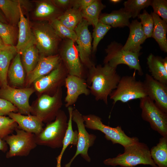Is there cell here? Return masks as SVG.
Wrapping results in <instances>:
<instances>
[{
	"instance_id": "1",
	"label": "cell",
	"mask_w": 167,
	"mask_h": 167,
	"mask_svg": "<svg viewBox=\"0 0 167 167\" xmlns=\"http://www.w3.org/2000/svg\"><path fill=\"white\" fill-rule=\"evenodd\" d=\"M104 64L103 66L94 65L89 69L86 82L90 92L95 100L102 101L107 105L108 97L116 88L121 77L116 69L108 64Z\"/></svg>"
},
{
	"instance_id": "2",
	"label": "cell",
	"mask_w": 167,
	"mask_h": 167,
	"mask_svg": "<svg viewBox=\"0 0 167 167\" xmlns=\"http://www.w3.org/2000/svg\"><path fill=\"white\" fill-rule=\"evenodd\" d=\"M103 163L106 165L113 166L134 167L143 164L158 167L152 158L148 146L139 141L124 148L123 153L119 154L115 157L107 159Z\"/></svg>"
},
{
	"instance_id": "3",
	"label": "cell",
	"mask_w": 167,
	"mask_h": 167,
	"mask_svg": "<svg viewBox=\"0 0 167 167\" xmlns=\"http://www.w3.org/2000/svg\"><path fill=\"white\" fill-rule=\"evenodd\" d=\"M67 117L65 112L60 109L54 120L47 123L42 131L35 135L37 145L52 148L62 147L67 129Z\"/></svg>"
},
{
	"instance_id": "4",
	"label": "cell",
	"mask_w": 167,
	"mask_h": 167,
	"mask_svg": "<svg viewBox=\"0 0 167 167\" xmlns=\"http://www.w3.org/2000/svg\"><path fill=\"white\" fill-rule=\"evenodd\" d=\"M35 40V45L40 54L45 56L56 55L60 38L49 21H38L31 26Z\"/></svg>"
},
{
	"instance_id": "5",
	"label": "cell",
	"mask_w": 167,
	"mask_h": 167,
	"mask_svg": "<svg viewBox=\"0 0 167 167\" xmlns=\"http://www.w3.org/2000/svg\"><path fill=\"white\" fill-rule=\"evenodd\" d=\"M62 88L53 95L43 94L31 106V114L37 116L43 123L54 120L62 105Z\"/></svg>"
},
{
	"instance_id": "6",
	"label": "cell",
	"mask_w": 167,
	"mask_h": 167,
	"mask_svg": "<svg viewBox=\"0 0 167 167\" xmlns=\"http://www.w3.org/2000/svg\"><path fill=\"white\" fill-rule=\"evenodd\" d=\"M114 105L118 101L126 103L147 96L143 82L137 80L134 74L121 77L116 88L109 96Z\"/></svg>"
},
{
	"instance_id": "7",
	"label": "cell",
	"mask_w": 167,
	"mask_h": 167,
	"mask_svg": "<svg viewBox=\"0 0 167 167\" xmlns=\"http://www.w3.org/2000/svg\"><path fill=\"white\" fill-rule=\"evenodd\" d=\"M123 46L121 44L115 41L108 45L105 49L107 54L104 59V64H108L116 69L119 64H125L130 69L137 71L140 75H142L143 72L139 60L140 53L125 50Z\"/></svg>"
},
{
	"instance_id": "8",
	"label": "cell",
	"mask_w": 167,
	"mask_h": 167,
	"mask_svg": "<svg viewBox=\"0 0 167 167\" xmlns=\"http://www.w3.org/2000/svg\"><path fill=\"white\" fill-rule=\"evenodd\" d=\"M85 127L101 131L105 135V138L113 144H119L124 148L139 141L136 137H130L126 135L121 126L112 127L103 124L101 118L93 114L83 115Z\"/></svg>"
},
{
	"instance_id": "9",
	"label": "cell",
	"mask_w": 167,
	"mask_h": 167,
	"mask_svg": "<svg viewBox=\"0 0 167 167\" xmlns=\"http://www.w3.org/2000/svg\"><path fill=\"white\" fill-rule=\"evenodd\" d=\"M143 119L163 137L167 136V113L162 111L148 96L140 99Z\"/></svg>"
},
{
	"instance_id": "10",
	"label": "cell",
	"mask_w": 167,
	"mask_h": 167,
	"mask_svg": "<svg viewBox=\"0 0 167 167\" xmlns=\"http://www.w3.org/2000/svg\"><path fill=\"white\" fill-rule=\"evenodd\" d=\"M15 131V134L9 135L3 139L9 147V151L6 154L7 158L16 156H27L37 145L34 134L17 127Z\"/></svg>"
},
{
	"instance_id": "11",
	"label": "cell",
	"mask_w": 167,
	"mask_h": 167,
	"mask_svg": "<svg viewBox=\"0 0 167 167\" xmlns=\"http://www.w3.org/2000/svg\"><path fill=\"white\" fill-rule=\"evenodd\" d=\"M68 75L62 61L59 66L50 73L36 80L32 83L33 88L40 95L43 94L53 95L58 89L65 85Z\"/></svg>"
},
{
	"instance_id": "12",
	"label": "cell",
	"mask_w": 167,
	"mask_h": 167,
	"mask_svg": "<svg viewBox=\"0 0 167 167\" xmlns=\"http://www.w3.org/2000/svg\"><path fill=\"white\" fill-rule=\"evenodd\" d=\"M72 119L77 125L78 130L77 149L73 157L64 167H70L72 161L79 154L86 161L90 162L91 158L88 154V150L93 145L96 137V135L90 134L87 131L83 115L76 109H73L72 111Z\"/></svg>"
},
{
	"instance_id": "13",
	"label": "cell",
	"mask_w": 167,
	"mask_h": 167,
	"mask_svg": "<svg viewBox=\"0 0 167 167\" xmlns=\"http://www.w3.org/2000/svg\"><path fill=\"white\" fill-rule=\"evenodd\" d=\"M35 92L33 87L16 88L9 85L0 88V98L12 104L22 114H31L32 108L29 103L31 96Z\"/></svg>"
},
{
	"instance_id": "14",
	"label": "cell",
	"mask_w": 167,
	"mask_h": 167,
	"mask_svg": "<svg viewBox=\"0 0 167 167\" xmlns=\"http://www.w3.org/2000/svg\"><path fill=\"white\" fill-rule=\"evenodd\" d=\"M88 25L87 21L83 18L74 31L77 36L76 47L80 60L83 65L89 69L95 64L91 59L92 38L88 29Z\"/></svg>"
},
{
	"instance_id": "15",
	"label": "cell",
	"mask_w": 167,
	"mask_h": 167,
	"mask_svg": "<svg viewBox=\"0 0 167 167\" xmlns=\"http://www.w3.org/2000/svg\"><path fill=\"white\" fill-rule=\"evenodd\" d=\"M59 55L69 75L84 78L83 65L74 41L66 39L60 50Z\"/></svg>"
},
{
	"instance_id": "16",
	"label": "cell",
	"mask_w": 167,
	"mask_h": 167,
	"mask_svg": "<svg viewBox=\"0 0 167 167\" xmlns=\"http://www.w3.org/2000/svg\"><path fill=\"white\" fill-rule=\"evenodd\" d=\"M62 61L59 54L49 56L40 54L36 66L26 75L25 88L30 87L36 80L50 73L58 67Z\"/></svg>"
},
{
	"instance_id": "17",
	"label": "cell",
	"mask_w": 167,
	"mask_h": 167,
	"mask_svg": "<svg viewBox=\"0 0 167 167\" xmlns=\"http://www.w3.org/2000/svg\"><path fill=\"white\" fill-rule=\"evenodd\" d=\"M147 96L162 111L167 113V85L154 79L147 73L143 82Z\"/></svg>"
},
{
	"instance_id": "18",
	"label": "cell",
	"mask_w": 167,
	"mask_h": 167,
	"mask_svg": "<svg viewBox=\"0 0 167 167\" xmlns=\"http://www.w3.org/2000/svg\"><path fill=\"white\" fill-rule=\"evenodd\" d=\"M65 85L67 89L65 105L67 108L74 104L80 95L88 96L90 93L86 81L83 78L68 75L65 79Z\"/></svg>"
},
{
	"instance_id": "19",
	"label": "cell",
	"mask_w": 167,
	"mask_h": 167,
	"mask_svg": "<svg viewBox=\"0 0 167 167\" xmlns=\"http://www.w3.org/2000/svg\"><path fill=\"white\" fill-rule=\"evenodd\" d=\"M29 2L22 0H0V9L8 24L17 26L19 22L21 10H28Z\"/></svg>"
},
{
	"instance_id": "20",
	"label": "cell",
	"mask_w": 167,
	"mask_h": 167,
	"mask_svg": "<svg viewBox=\"0 0 167 167\" xmlns=\"http://www.w3.org/2000/svg\"><path fill=\"white\" fill-rule=\"evenodd\" d=\"M18 25V40L15 47L17 53L20 54L28 47L35 45V40L31 24L28 19L25 16L22 10L21 12L20 18Z\"/></svg>"
},
{
	"instance_id": "21",
	"label": "cell",
	"mask_w": 167,
	"mask_h": 167,
	"mask_svg": "<svg viewBox=\"0 0 167 167\" xmlns=\"http://www.w3.org/2000/svg\"><path fill=\"white\" fill-rule=\"evenodd\" d=\"M128 27L129 34L123 49L127 51L139 53L142 48L141 45L147 38L141 23L135 19L132 21Z\"/></svg>"
},
{
	"instance_id": "22",
	"label": "cell",
	"mask_w": 167,
	"mask_h": 167,
	"mask_svg": "<svg viewBox=\"0 0 167 167\" xmlns=\"http://www.w3.org/2000/svg\"><path fill=\"white\" fill-rule=\"evenodd\" d=\"M8 115L17 123L18 128L27 132L36 135L44 128V123L35 115H23L14 112H11Z\"/></svg>"
},
{
	"instance_id": "23",
	"label": "cell",
	"mask_w": 167,
	"mask_h": 167,
	"mask_svg": "<svg viewBox=\"0 0 167 167\" xmlns=\"http://www.w3.org/2000/svg\"><path fill=\"white\" fill-rule=\"evenodd\" d=\"M26 74L22 65L20 54L17 53L13 59L7 74V80L10 86L22 88L24 87Z\"/></svg>"
},
{
	"instance_id": "24",
	"label": "cell",
	"mask_w": 167,
	"mask_h": 167,
	"mask_svg": "<svg viewBox=\"0 0 167 167\" xmlns=\"http://www.w3.org/2000/svg\"><path fill=\"white\" fill-rule=\"evenodd\" d=\"M63 13L52 0H41L36 3L33 15L39 21L46 20L50 22L57 18Z\"/></svg>"
},
{
	"instance_id": "25",
	"label": "cell",
	"mask_w": 167,
	"mask_h": 167,
	"mask_svg": "<svg viewBox=\"0 0 167 167\" xmlns=\"http://www.w3.org/2000/svg\"><path fill=\"white\" fill-rule=\"evenodd\" d=\"M131 15L124 8L114 11L109 14L100 15L99 22L110 26L111 27H123L129 26V19Z\"/></svg>"
},
{
	"instance_id": "26",
	"label": "cell",
	"mask_w": 167,
	"mask_h": 167,
	"mask_svg": "<svg viewBox=\"0 0 167 167\" xmlns=\"http://www.w3.org/2000/svg\"><path fill=\"white\" fill-rule=\"evenodd\" d=\"M147 64L151 75L154 79L167 85V71L163 63V58L151 54L147 58Z\"/></svg>"
},
{
	"instance_id": "27",
	"label": "cell",
	"mask_w": 167,
	"mask_h": 167,
	"mask_svg": "<svg viewBox=\"0 0 167 167\" xmlns=\"http://www.w3.org/2000/svg\"><path fill=\"white\" fill-rule=\"evenodd\" d=\"M154 21V27L152 37L157 42L161 50L167 52V23L153 12L151 13Z\"/></svg>"
},
{
	"instance_id": "28",
	"label": "cell",
	"mask_w": 167,
	"mask_h": 167,
	"mask_svg": "<svg viewBox=\"0 0 167 167\" xmlns=\"http://www.w3.org/2000/svg\"><path fill=\"white\" fill-rule=\"evenodd\" d=\"M17 53L15 46L6 49H0V88L8 85L7 74L10 64Z\"/></svg>"
},
{
	"instance_id": "29",
	"label": "cell",
	"mask_w": 167,
	"mask_h": 167,
	"mask_svg": "<svg viewBox=\"0 0 167 167\" xmlns=\"http://www.w3.org/2000/svg\"><path fill=\"white\" fill-rule=\"evenodd\" d=\"M73 108L70 106L68 107L69 118L68 122V128L63 140L62 149L59 155L56 157L57 164L56 167H61V161L63 153L70 145H76L78 140V132L74 131L72 126V113Z\"/></svg>"
},
{
	"instance_id": "30",
	"label": "cell",
	"mask_w": 167,
	"mask_h": 167,
	"mask_svg": "<svg viewBox=\"0 0 167 167\" xmlns=\"http://www.w3.org/2000/svg\"><path fill=\"white\" fill-rule=\"evenodd\" d=\"M20 54L27 75L36 66L39 60L40 54L36 45H33L25 49Z\"/></svg>"
},
{
	"instance_id": "31",
	"label": "cell",
	"mask_w": 167,
	"mask_h": 167,
	"mask_svg": "<svg viewBox=\"0 0 167 167\" xmlns=\"http://www.w3.org/2000/svg\"><path fill=\"white\" fill-rule=\"evenodd\" d=\"M152 158L158 167H167V136L160 139L150 150Z\"/></svg>"
},
{
	"instance_id": "32",
	"label": "cell",
	"mask_w": 167,
	"mask_h": 167,
	"mask_svg": "<svg viewBox=\"0 0 167 167\" xmlns=\"http://www.w3.org/2000/svg\"><path fill=\"white\" fill-rule=\"evenodd\" d=\"M105 7L100 0H94L90 5L81 11L83 19H85L89 25L94 27L99 22L101 11Z\"/></svg>"
},
{
	"instance_id": "33",
	"label": "cell",
	"mask_w": 167,
	"mask_h": 167,
	"mask_svg": "<svg viewBox=\"0 0 167 167\" xmlns=\"http://www.w3.org/2000/svg\"><path fill=\"white\" fill-rule=\"evenodd\" d=\"M83 18L81 11L72 7L66 10L57 18L64 25L74 31Z\"/></svg>"
},
{
	"instance_id": "34",
	"label": "cell",
	"mask_w": 167,
	"mask_h": 167,
	"mask_svg": "<svg viewBox=\"0 0 167 167\" xmlns=\"http://www.w3.org/2000/svg\"><path fill=\"white\" fill-rule=\"evenodd\" d=\"M17 26L0 21V37L5 44L15 46L18 34Z\"/></svg>"
},
{
	"instance_id": "35",
	"label": "cell",
	"mask_w": 167,
	"mask_h": 167,
	"mask_svg": "<svg viewBox=\"0 0 167 167\" xmlns=\"http://www.w3.org/2000/svg\"><path fill=\"white\" fill-rule=\"evenodd\" d=\"M151 0H128L125 1L124 8L134 18L140 14V11L150 6Z\"/></svg>"
},
{
	"instance_id": "36",
	"label": "cell",
	"mask_w": 167,
	"mask_h": 167,
	"mask_svg": "<svg viewBox=\"0 0 167 167\" xmlns=\"http://www.w3.org/2000/svg\"><path fill=\"white\" fill-rule=\"evenodd\" d=\"M57 35L61 38H66L76 41L77 36L75 31L68 28L57 19L50 22Z\"/></svg>"
},
{
	"instance_id": "37",
	"label": "cell",
	"mask_w": 167,
	"mask_h": 167,
	"mask_svg": "<svg viewBox=\"0 0 167 167\" xmlns=\"http://www.w3.org/2000/svg\"><path fill=\"white\" fill-rule=\"evenodd\" d=\"M18 124L12 118L0 115V138L3 139L12 134L17 127Z\"/></svg>"
},
{
	"instance_id": "38",
	"label": "cell",
	"mask_w": 167,
	"mask_h": 167,
	"mask_svg": "<svg viewBox=\"0 0 167 167\" xmlns=\"http://www.w3.org/2000/svg\"><path fill=\"white\" fill-rule=\"evenodd\" d=\"M94 28L92 35L93 38L92 47V53L96 51L99 42L112 27L110 26L99 22Z\"/></svg>"
},
{
	"instance_id": "39",
	"label": "cell",
	"mask_w": 167,
	"mask_h": 167,
	"mask_svg": "<svg viewBox=\"0 0 167 167\" xmlns=\"http://www.w3.org/2000/svg\"><path fill=\"white\" fill-rule=\"evenodd\" d=\"M138 17L140 20V22L146 38L152 37L154 24L152 14L144 10L142 13L140 14Z\"/></svg>"
},
{
	"instance_id": "40",
	"label": "cell",
	"mask_w": 167,
	"mask_h": 167,
	"mask_svg": "<svg viewBox=\"0 0 167 167\" xmlns=\"http://www.w3.org/2000/svg\"><path fill=\"white\" fill-rule=\"evenodd\" d=\"M150 6L153 9V12L161 17L162 20L167 23V1L151 0Z\"/></svg>"
},
{
	"instance_id": "41",
	"label": "cell",
	"mask_w": 167,
	"mask_h": 167,
	"mask_svg": "<svg viewBox=\"0 0 167 167\" xmlns=\"http://www.w3.org/2000/svg\"><path fill=\"white\" fill-rule=\"evenodd\" d=\"M17 108L8 101L0 98V115L5 116L11 112L18 113Z\"/></svg>"
},
{
	"instance_id": "42",
	"label": "cell",
	"mask_w": 167,
	"mask_h": 167,
	"mask_svg": "<svg viewBox=\"0 0 167 167\" xmlns=\"http://www.w3.org/2000/svg\"><path fill=\"white\" fill-rule=\"evenodd\" d=\"M94 0H72L71 7L81 11L90 5Z\"/></svg>"
},
{
	"instance_id": "43",
	"label": "cell",
	"mask_w": 167,
	"mask_h": 167,
	"mask_svg": "<svg viewBox=\"0 0 167 167\" xmlns=\"http://www.w3.org/2000/svg\"><path fill=\"white\" fill-rule=\"evenodd\" d=\"M52 1L54 4L60 9H65L66 10L71 7L72 0H53Z\"/></svg>"
},
{
	"instance_id": "44",
	"label": "cell",
	"mask_w": 167,
	"mask_h": 167,
	"mask_svg": "<svg viewBox=\"0 0 167 167\" xmlns=\"http://www.w3.org/2000/svg\"><path fill=\"white\" fill-rule=\"evenodd\" d=\"M8 149L7 144L6 142L0 138V151L5 152Z\"/></svg>"
},
{
	"instance_id": "45",
	"label": "cell",
	"mask_w": 167,
	"mask_h": 167,
	"mask_svg": "<svg viewBox=\"0 0 167 167\" xmlns=\"http://www.w3.org/2000/svg\"><path fill=\"white\" fill-rule=\"evenodd\" d=\"M13 46L6 45L0 37V49H6L11 48Z\"/></svg>"
},
{
	"instance_id": "46",
	"label": "cell",
	"mask_w": 167,
	"mask_h": 167,
	"mask_svg": "<svg viewBox=\"0 0 167 167\" xmlns=\"http://www.w3.org/2000/svg\"><path fill=\"white\" fill-rule=\"evenodd\" d=\"M0 9V21L2 23L8 24L3 13Z\"/></svg>"
},
{
	"instance_id": "47",
	"label": "cell",
	"mask_w": 167,
	"mask_h": 167,
	"mask_svg": "<svg viewBox=\"0 0 167 167\" xmlns=\"http://www.w3.org/2000/svg\"><path fill=\"white\" fill-rule=\"evenodd\" d=\"M163 63L165 69L167 71V58L166 57L163 58Z\"/></svg>"
},
{
	"instance_id": "48",
	"label": "cell",
	"mask_w": 167,
	"mask_h": 167,
	"mask_svg": "<svg viewBox=\"0 0 167 167\" xmlns=\"http://www.w3.org/2000/svg\"><path fill=\"white\" fill-rule=\"evenodd\" d=\"M110 2L113 3H117L121 1L120 0H110Z\"/></svg>"
}]
</instances>
